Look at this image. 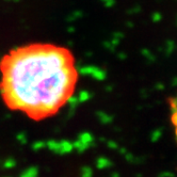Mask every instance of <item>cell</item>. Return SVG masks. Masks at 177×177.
<instances>
[{
	"mask_svg": "<svg viewBox=\"0 0 177 177\" xmlns=\"http://www.w3.org/2000/svg\"><path fill=\"white\" fill-rule=\"evenodd\" d=\"M78 80L76 58L61 45L31 43L0 60L2 101L35 121L57 114L74 96Z\"/></svg>",
	"mask_w": 177,
	"mask_h": 177,
	"instance_id": "cell-1",
	"label": "cell"
},
{
	"mask_svg": "<svg viewBox=\"0 0 177 177\" xmlns=\"http://www.w3.org/2000/svg\"><path fill=\"white\" fill-rule=\"evenodd\" d=\"M172 110H173V114H172V123L176 128V138H177V103L175 101H171Z\"/></svg>",
	"mask_w": 177,
	"mask_h": 177,
	"instance_id": "cell-2",
	"label": "cell"
}]
</instances>
